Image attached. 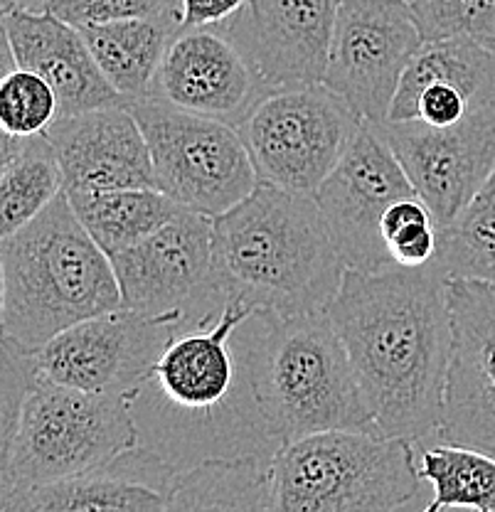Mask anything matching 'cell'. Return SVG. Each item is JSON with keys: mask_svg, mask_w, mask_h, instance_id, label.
Masks as SVG:
<instances>
[{"mask_svg": "<svg viewBox=\"0 0 495 512\" xmlns=\"http://www.w3.org/2000/svg\"><path fill=\"white\" fill-rule=\"evenodd\" d=\"M326 316L348 350L375 429L414 446L444 424L454 357L449 276L422 269L345 271Z\"/></svg>", "mask_w": 495, "mask_h": 512, "instance_id": "cell-1", "label": "cell"}, {"mask_svg": "<svg viewBox=\"0 0 495 512\" xmlns=\"http://www.w3.org/2000/svg\"><path fill=\"white\" fill-rule=\"evenodd\" d=\"M252 316L247 306L227 301L185 323L131 392L138 446L178 473L207 461L274 458L281 448L254 389L244 340Z\"/></svg>", "mask_w": 495, "mask_h": 512, "instance_id": "cell-2", "label": "cell"}, {"mask_svg": "<svg viewBox=\"0 0 495 512\" xmlns=\"http://www.w3.org/2000/svg\"><path fill=\"white\" fill-rule=\"evenodd\" d=\"M343 256L316 197L259 188L215 217V279L225 301L296 318L326 313L345 279Z\"/></svg>", "mask_w": 495, "mask_h": 512, "instance_id": "cell-3", "label": "cell"}, {"mask_svg": "<svg viewBox=\"0 0 495 512\" xmlns=\"http://www.w3.org/2000/svg\"><path fill=\"white\" fill-rule=\"evenodd\" d=\"M3 340L40 350L74 325L119 311L111 256L87 232L62 192L40 217L0 244Z\"/></svg>", "mask_w": 495, "mask_h": 512, "instance_id": "cell-4", "label": "cell"}, {"mask_svg": "<svg viewBox=\"0 0 495 512\" xmlns=\"http://www.w3.org/2000/svg\"><path fill=\"white\" fill-rule=\"evenodd\" d=\"M254 389L281 446L318 431L375 429L348 350L326 313L244 323Z\"/></svg>", "mask_w": 495, "mask_h": 512, "instance_id": "cell-5", "label": "cell"}, {"mask_svg": "<svg viewBox=\"0 0 495 512\" xmlns=\"http://www.w3.org/2000/svg\"><path fill=\"white\" fill-rule=\"evenodd\" d=\"M422 483L412 441L377 429L318 431L271 458L279 512H392Z\"/></svg>", "mask_w": 495, "mask_h": 512, "instance_id": "cell-6", "label": "cell"}, {"mask_svg": "<svg viewBox=\"0 0 495 512\" xmlns=\"http://www.w3.org/2000/svg\"><path fill=\"white\" fill-rule=\"evenodd\" d=\"M138 446L131 394H94L37 380L20 409L0 466V483L28 488L82 476Z\"/></svg>", "mask_w": 495, "mask_h": 512, "instance_id": "cell-7", "label": "cell"}, {"mask_svg": "<svg viewBox=\"0 0 495 512\" xmlns=\"http://www.w3.org/2000/svg\"><path fill=\"white\" fill-rule=\"evenodd\" d=\"M363 119L326 87H281L249 111L237 126L259 180L313 197L338 168Z\"/></svg>", "mask_w": 495, "mask_h": 512, "instance_id": "cell-8", "label": "cell"}, {"mask_svg": "<svg viewBox=\"0 0 495 512\" xmlns=\"http://www.w3.org/2000/svg\"><path fill=\"white\" fill-rule=\"evenodd\" d=\"M129 109L146 133L158 190L185 210L215 220L262 183L237 126L156 99L136 101Z\"/></svg>", "mask_w": 495, "mask_h": 512, "instance_id": "cell-9", "label": "cell"}, {"mask_svg": "<svg viewBox=\"0 0 495 512\" xmlns=\"http://www.w3.org/2000/svg\"><path fill=\"white\" fill-rule=\"evenodd\" d=\"M111 264L126 311L200 320L227 303L215 279V220L198 212L183 210Z\"/></svg>", "mask_w": 495, "mask_h": 512, "instance_id": "cell-10", "label": "cell"}, {"mask_svg": "<svg viewBox=\"0 0 495 512\" xmlns=\"http://www.w3.org/2000/svg\"><path fill=\"white\" fill-rule=\"evenodd\" d=\"M424 37L407 0H340L326 87L372 126L390 121L404 72Z\"/></svg>", "mask_w": 495, "mask_h": 512, "instance_id": "cell-11", "label": "cell"}, {"mask_svg": "<svg viewBox=\"0 0 495 512\" xmlns=\"http://www.w3.org/2000/svg\"><path fill=\"white\" fill-rule=\"evenodd\" d=\"M190 320L119 311L74 325L33 352L47 380L94 394H131Z\"/></svg>", "mask_w": 495, "mask_h": 512, "instance_id": "cell-12", "label": "cell"}, {"mask_svg": "<svg viewBox=\"0 0 495 512\" xmlns=\"http://www.w3.org/2000/svg\"><path fill=\"white\" fill-rule=\"evenodd\" d=\"M313 197L348 269L375 274L395 266L382 220L399 200L417 197V190L375 126L363 121L353 146Z\"/></svg>", "mask_w": 495, "mask_h": 512, "instance_id": "cell-13", "label": "cell"}, {"mask_svg": "<svg viewBox=\"0 0 495 512\" xmlns=\"http://www.w3.org/2000/svg\"><path fill=\"white\" fill-rule=\"evenodd\" d=\"M375 128L429 207L436 229L449 227L495 170V106L446 128L424 121H385Z\"/></svg>", "mask_w": 495, "mask_h": 512, "instance_id": "cell-14", "label": "cell"}, {"mask_svg": "<svg viewBox=\"0 0 495 512\" xmlns=\"http://www.w3.org/2000/svg\"><path fill=\"white\" fill-rule=\"evenodd\" d=\"M271 89L252 57L220 25L175 32L151 99L239 126Z\"/></svg>", "mask_w": 495, "mask_h": 512, "instance_id": "cell-15", "label": "cell"}, {"mask_svg": "<svg viewBox=\"0 0 495 512\" xmlns=\"http://www.w3.org/2000/svg\"><path fill=\"white\" fill-rule=\"evenodd\" d=\"M454 357L444 424L434 439L495 456V284L449 279Z\"/></svg>", "mask_w": 495, "mask_h": 512, "instance_id": "cell-16", "label": "cell"}, {"mask_svg": "<svg viewBox=\"0 0 495 512\" xmlns=\"http://www.w3.org/2000/svg\"><path fill=\"white\" fill-rule=\"evenodd\" d=\"M340 0H249L225 28L244 47L266 84L326 82Z\"/></svg>", "mask_w": 495, "mask_h": 512, "instance_id": "cell-17", "label": "cell"}, {"mask_svg": "<svg viewBox=\"0 0 495 512\" xmlns=\"http://www.w3.org/2000/svg\"><path fill=\"white\" fill-rule=\"evenodd\" d=\"M45 136L60 158L65 192L158 188L146 133L129 106L62 116Z\"/></svg>", "mask_w": 495, "mask_h": 512, "instance_id": "cell-18", "label": "cell"}, {"mask_svg": "<svg viewBox=\"0 0 495 512\" xmlns=\"http://www.w3.org/2000/svg\"><path fill=\"white\" fill-rule=\"evenodd\" d=\"M3 37L20 69L40 74L60 99L62 116L129 106L94 60L82 30L47 10H3Z\"/></svg>", "mask_w": 495, "mask_h": 512, "instance_id": "cell-19", "label": "cell"}, {"mask_svg": "<svg viewBox=\"0 0 495 512\" xmlns=\"http://www.w3.org/2000/svg\"><path fill=\"white\" fill-rule=\"evenodd\" d=\"M175 471L158 453L133 446L82 476L35 488L40 512H168Z\"/></svg>", "mask_w": 495, "mask_h": 512, "instance_id": "cell-20", "label": "cell"}, {"mask_svg": "<svg viewBox=\"0 0 495 512\" xmlns=\"http://www.w3.org/2000/svg\"><path fill=\"white\" fill-rule=\"evenodd\" d=\"M449 84L471 109L495 106V40L451 37L424 42L404 72L390 121H414V104L429 84Z\"/></svg>", "mask_w": 495, "mask_h": 512, "instance_id": "cell-21", "label": "cell"}, {"mask_svg": "<svg viewBox=\"0 0 495 512\" xmlns=\"http://www.w3.org/2000/svg\"><path fill=\"white\" fill-rule=\"evenodd\" d=\"M79 30L111 87L124 96L126 104H136L151 99L158 67L180 23L146 18L87 25Z\"/></svg>", "mask_w": 495, "mask_h": 512, "instance_id": "cell-22", "label": "cell"}, {"mask_svg": "<svg viewBox=\"0 0 495 512\" xmlns=\"http://www.w3.org/2000/svg\"><path fill=\"white\" fill-rule=\"evenodd\" d=\"M65 192L60 158L45 133L0 138V237L40 217Z\"/></svg>", "mask_w": 495, "mask_h": 512, "instance_id": "cell-23", "label": "cell"}, {"mask_svg": "<svg viewBox=\"0 0 495 512\" xmlns=\"http://www.w3.org/2000/svg\"><path fill=\"white\" fill-rule=\"evenodd\" d=\"M168 512H279L271 458L207 461L178 473Z\"/></svg>", "mask_w": 495, "mask_h": 512, "instance_id": "cell-24", "label": "cell"}, {"mask_svg": "<svg viewBox=\"0 0 495 512\" xmlns=\"http://www.w3.org/2000/svg\"><path fill=\"white\" fill-rule=\"evenodd\" d=\"M67 197L79 222L109 256L143 242L185 210L158 188L67 192Z\"/></svg>", "mask_w": 495, "mask_h": 512, "instance_id": "cell-25", "label": "cell"}, {"mask_svg": "<svg viewBox=\"0 0 495 512\" xmlns=\"http://www.w3.org/2000/svg\"><path fill=\"white\" fill-rule=\"evenodd\" d=\"M417 468L424 483L434 488L431 503L422 512L456 508L495 512V456L491 453L436 439V444L422 446Z\"/></svg>", "mask_w": 495, "mask_h": 512, "instance_id": "cell-26", "label": "cell"}, {"mask_svg": "<svg viewBox=\"0 0 495 512\" xmlns=\"http://www.w3.org/2000/svg\"><path fill=\"white\" fill-rule=\"evenodd\" d=\"M436 264L449 279L488 281L495 269V170L449 227L439 229Z\"/></svg>", "mask_w": 495, "mask_h": 512, "instance_id": "cell-27", "label": "cell"}, {"mask_svg": "<svg viewBox=\"0 0 495 512\" xmlns=\"http://www.w3.org/2000/svg\"><path fill=\"white\" fill-rule=\"evenodd\" d=\"M60 119L55 89L30 69H15L0 82V128L15 138L40 136Z\"/></svg>", "mask_w": 495, "mask_h": 512, "instance_id": "cell-28", "label": "cell"}, {"mask_svg": "<svg viewBox=\"0 0 495 512\" xmlns=\"http://www.w3.org/2000/svg\"><path fill=\"white\" fill-rule=\"evenodd\" d=\"M382 237L395 266L402 269L429 266L439 252V229L429 207L419 197L399 200L387 210L382 220Z\"/></svg>", "mask_w": 495, "mask_h": 512, "instance_id": "cell-29", "label": "cell"}, {"mask_svg": "<svg viewBox=\"0 0 495 512\" xmlns=\"http://www.w3.org/2000/svg\"><path fill=\"white\" fill-rule=\"evenodd\" d=\"M424 42L495 40V0H409Z\"/></svg>", "mask_w": 495, "mask_h": 512, "instance_id": "cell-30", "label": "cell"}, {"mask_svg": "<svg viewBox=\"0 0 495 512\" xmlns=\"http://www.w3.org/2000/svg\"><path fill=\"white\" fill-rule=\"evenodd\" d=\"M45 10L74 28L146 18L180 23V0H50Z\"/></svg>", "mask_w": 495, "mask_h": 512, "instance_id": "cell-31", "label": "cell"}, {"mask_svg": "<svg viewBox=\"0 0 495 512\" xmlns=\"http://www.w3.org/2000/svg\"><path fill=\"white\" fill-rule=\"evenodd\" d=\"M471 104L463 99V94L456 92L449 84H429L422 94H419L417 104H414V121H424L429 126H454L471 114Z\"/></svg>", "mask_w": 495, "mask_h": 512, "instance_id": "cell-32", "label": "cell"}, {"mask_svg": "<svg viewBox=\"0 0 495 512\" xmlns=\"http://www.w3.org/2000/svg\"><path fill=\"white\" fill-rule=\"evenodd\" d=\"M247 5L249 0H180V30L220 28Z\"/></svg>", "mask_w": 495, "mask_h": 512, "instance_id": "cell-33", "label": "cell"}, {"mask_svg": "<svg viewBox=\"0 0 495 512\" xmlns=\"http://www.w3.org/2000/svg\"><path fill=\"white\" fill-rule=\"evenodd\" d=\"M0 512H40L35 488L18 483H0Z\"/></svg>", "mask_w": 495, "mask_h": 512, "instance_id": "cell-34", "label": "cell"}, {"mask_svg": "<svg viewBox=\"0 0 495 512\" xmlns=\"http://www.w3.org/2000/svg\"><path fill=\"white\" fill-rule=\"evenodd\" d=\"M50 0H3V10L8 8H28V10H45Z\"/></svg>", "mask_w": 495, "mask_h": 512, "instance_id": "cell-35", "label": "cell"}, {"mask_svg": "<svg viewBox=\"0 0 495 512\" xmlns=\"http://www.w3.org/2000/svg\"><path fill=\"white\" fill-rule=\"evenodd\" d=\"M488 281H491V284H495V269H493V274L488 276Z\"/></svg>", "mask_w": 495, "mask_h": 512, "instance_id": "cell-36", "label": "cell"}, {"mask_svg": "<svg viewBox=\"0 0 495 512\" xmlns=\"http://www.w3.org/2000/svg\"><path fill=\"white\" fill-rule=\"evenodd\" d=\"M407 3H409V0H407Z\"/></svg>", "mask_w": 495, "mask_h": 512, "instance_id": "cell-37", "label": "cell"}]
</instances>
